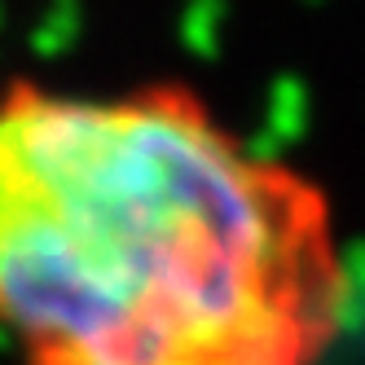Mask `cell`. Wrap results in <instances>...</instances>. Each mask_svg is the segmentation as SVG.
I'll return each mask as SVG.
<instances>
[{
    "label": "cell",
    "mask_w": 365,
    "mask_h": 365,
    "mask_svg": "<svg viewBox=\"0 0 365 365\" xmlns=\"http://www.w3.org/2000/svg\"><path fill=\"white\" fill-rule=\"evenodd\" d=\"M330 198L185 84L0 88V334L18 365H322Z\"/></svg>",
    "instance_id": "cell-1"
}]
</instances>
